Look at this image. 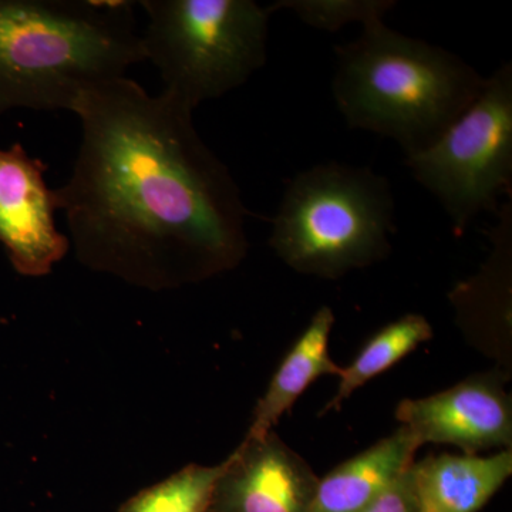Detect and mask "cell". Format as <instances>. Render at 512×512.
I'll list each match as a JSON object with an SVG mask.
<instances>
[{"instance_id":"cell-11","label":"cell","mask_w":512,"mask_h":512,"mask_svg":"<svg viewBox=\"0 0 512 512\" xmlns=\"http://www.w3.org/2000/svg\"><path fill=\"white\" fill-rule=\"evenodd\" d=\"M417 448L412 433L400 427L392 436L319 478L309 512L365 510L412 467Z\"/></svg>"},{"instance_id":"cell-4","label":"cell","mask_w":512,"mask_h":512,"mask_svg":"<svg viewBox=\"0 0 512 512\" xmlns=\"http://www.w3.org/2000/svg\"><path fill=\"white\" fill-rule=\"evenodd\" d=\"M392 185L372 168L328 161L286 184L269 245L301 274L338 279L389 255Z\"/></svg>"},{"instance_id":"cell-10","label":"cell","mask_w":512,"mask_h":512,"mask_svg":"<svg viewBox=\"0 0 512 512\" xmlns=\"http://www.w3.org/2000/svg\"><path fill=\"white\" fill-rule=\"evenodd\" d=\"M417 512H478L512 474V453L441 454L412 466Z\"/></svg>"},{"instance_id":"cell-5","label":"cell","mask_w":512,"mask_h":512,"mask_svg":"<svg viewBox=\"0 0 512 512\" xmlns=\"http://www.w3.org/2000/svg\"><path fill=\"white\" fill-rule=\"evenodd\" d=\"M146 60L191 110L244 86L268 59L272 10L254 0H141Z\"/></svg>"},{"instance_id":"cell-3","label":"cell","mask_w":512,"mask_h":512,"mask_svg":"<svg viewBox=\"0 0 512 512\" xmlns=\"http://www.w3.org/2000/svg\"><path fill=\"white\" fill-rule=\"evenodd\" d=\"M335 52L332 93L346 124L392 138L406 157L433 146L485 83L460 56L383 20L363 26Z\"/></svg>"},{"instance_id":"cell-2","label":"cell","mask_w":512,"mask_h":512,"mask_svg":"<svg viewBox=\"0 0 512 512\" xmlns=\"http://www.w3.org/2000/svg\"><path fill=\"white\" fill-rule=\"evenodd\" d=\"M127 0H0V116L72 111L80 93L144 62Z\"/></svg>"},{"instance_id":"cell-7","label":"cell","mask_w":512,"mask_h":512,"mask_svg":"<svg viewBox=\"0 0 512 512\" xmlns=\"http://www.w3.org/2000/svg\"><path fill=\"white\" fill-rule=\"evenodd\" d=\"M46 171L22 144L0 150V244L15 271L30 278L49 275L72 245L56 228L59 201Z\"/></svg>"},{"instance_id":"cell-9","label":"cell","mask_w":512,"mask_h":512,"mask_svg":"<svg viewBox=\"0 0 512 512\" xmlns=\"http://www.w3.org/2000/svg\"><path fill=\"white\" fill-rule=\"evenodd\" d=\"M319 478L272 431L225 460L210 512H309Z\"/></svg>"},{"instance_id":"cell-16","label":"cell","mask_w":512,"mask_h":512,"mask_svg":"<svg viewBox=\"0 0 512 512\" xmlns=\"http://www.w3.org/2000/svg\"><path fill=\"white\" fill-rule=\"evenodd\" d=\"M359 512H417L412 467L386 493L380 495L375 503Z\"/></svg>"},{"instance_id":"cell-12","label":"cell","mask_w":512,"mask_h":512,"mask_svg":"<svg viewBox=\"0 0 512 512\" xmlns=\"http://www.w3.org/2000/svg\"><path fill=\"white\" fill-rule=\"evenodd\" d=\"M333 325L335 313L329 306H322L315 312L309 325L282 360L264 396L256 404L245 439H262L272 433L282 416L292 409L296 400L319 377L340 376L342 367L333 362L329 353Z\"/></svg>"},{"instance_id":"cell-15","label":"cell","mask_w":512,"mask_h":512,"mask_svg":"<svg viewBox=\"0 0 512 512\" xmlns=\"http://www.w3.org/2000/svg\"><path fill=\"white\" fill-rule=\"evenodd\" d=\"M393 0H279L269 6L276 10H291L303 23L325 32H338L349 23H369L383 20L394 8Z\"/></svg>"},{"instance_id":"cell-13","label":"cell","mask_w":512,"mask_h":512,"mask_svg":"<svg viewBox=\"0 0 512 512\" xmlns=\"http://www.w3.org/2000/svg\"><path fill=\"white\" fill-rule=\"evenodd\" d=\"M431 336L433 329L429 320L417 313H409L384 326L366 343L348 367H342L338 390L323 407V413L338 410L359 387L382 375L421 343L430 340Z\"/></svg>"},{"instance_id":"cell-14","label":"cell","mask_w":512,"mask_h":512,"mask_svg":"<svg viewBox=\"0 0 512 512\" xmlns=\"http://www.w3.org/2000/svg\"><path fill=\"white\" fill-rule=\"evenodd\" d=\"M225 461L218 466H190L128 498L117 512H210Z\"/></svg>"},{"instance_id":"cell-8","label":"cell","mask_w":512,"mask_h":512,"mask_svg":"<svg viewBox=\"0 0 512 512\" xmlns=\"http://www.w3.org/2000/svg\"><path fill=\"white\" fill-rule=\"evenodd\" d=\"M396 419L419 447L448 444L474 456L481 450L511 446L510 399L500 384L487 377H471L423 399L403 400Z\"/></svg>"},{"instance_id":"cell-6","label":"cell","mask_w":512,"mask_h":512,"mask_svg":"<svg viewBox=\"0 0 512 512\" xmlns=\"http://www.w3.org/2000/svg\"><path fill=\"white\" fill-rule=\"evenodd\" d=\"M406 164L460 235L483 212L495 214L501 198H512V64L485 77L473 104Z\"/></svg>"},{"instance_id":"cell-1","label":"cell","mask_w":512,"mask_h":512,"mask_svg":"<svg viewBox=\"0 0 512 512\" xmlns=\"http://www.w3.org/2000/svg\"><path fill=\"white\" fill-rule=\"evenodd\" d=\"M72 113L82 143L56 195L84 265L158 291L244 258L247 207L194 110L123 76L84 89Z\"/></svg>"}]
</instances>
